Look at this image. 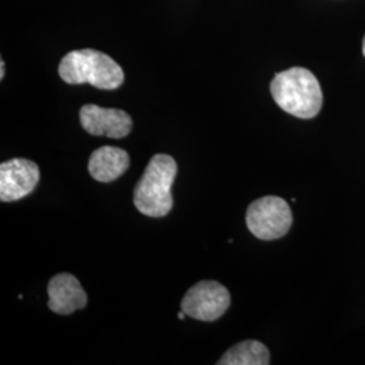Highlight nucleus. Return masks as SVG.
Listing matches in <instances>:
<instances>
[{
  "label": "nucleus",
  "instance_id": "obj_1",
  "mask_svg": "<svg viewBox=\"0 0 365 365\" xmlns=\"http://www.w3.org/2000/svg\"><path fill=\"white\" fill-rule=\"evenodd\" d=\"M271 93L276 105L300 119H312L321 111L324 95L313 73L295 66L274 75Z\"/></svg>",
  "mask_w": 365,
  "mask_h": 365
},
{
  "label": "nucleus",
  "instance_id": "obj_2",
  "mask_svg": "<svg viewBox=\"0 0 365 365\" xmlns=\"http://www.w3.org/2000/svg\"><path fill=\"white\" fill-rule=\"evenodd\" d=\"M178 175V164L173 157L156 155L149 161L141 180L134 188V206L146 217H165L173 206L170 194Z\"/></svg>",
  "mask_w": 365,
  "mask_h": 365
},
{
  "label": "nucleus",
  "instance_id": "obj_3",
  "mask_svg": "<svg viewBox=\"0 0 365 365\" xmlns=\"http://www.w3.org/2000/svg\"><path fill=\"white\" fill-rule=\"evenodd\" d=\"M58 73L68 84L88 83L99 90H117L125 81L122 68L110 56L93 49L66 54L58 66Z\"/></svg>",
  "mask_w": 365,
  "mask_h": 365
},
{
  "label": "nucleus",
  "instance_id": "obj_4",
  "mask_svg": "<svg viewBox=\"0 0 365 365\" xmlns=\"http://www.w3.org/2000/svg\"><path fill=\"white\" fill-rule=\"evenodd\" d=\"M291 225V209L279 196H262L250 203L247 211V226L250 233L264 241L284 237Z\"/></svg>",
  "mask_w": 365,
  "mask_h": 365
},
{
  "label": "nucleus",
  "instance_id": "obj_5",
  "mask_svg": "<svg viewBox=\"0 0 365 365\" xmlns=\"http://www.w3.org/2000/svg\"><path fill=\"white\" fill-rule=\"evenodd\" d=\"M230 306L227 288L214 280H203L190 288L182 300V312L194 319L211 322L221 318Z\"/></svg>",
  "mask_w": 365,
  "mask_h": 365
},
{
  "label": "nucleus",
  "instance_id": "obj_6",
  "mask_svg": "<svg viewBox=\"0 0 365 365\" xmlns=\"http://www.w3.org/2000/svg\"><path fill=\"white\" fill-rule=\"evenodd\" d=\"M39 182L38 165L27 158H13L0 165V200L14 202L31 194Z\"/></svg>",
  "mask_w": 365,
  "mask_h": 365
},
{
  "label": "nucleus",
  "instance_id": "obj_7",
  "mask_svg": "<svg viewBox=\"0 0 365 365\" xmlns=\"http://www.w3.org/2000/svg\"><path fill=\"white\" fill-rule=\"evenodd\" d=\"M80 123L91 135L123 138L131 131L133 120L123 110L86 105L80 110Z\"/></svg>",
  "mask_w": 365,
  "mask_h": 365
},
{
  "label": "nucleus",
  "instance_id": "obj_8",
  "mask_svg": "<svg viewBox=\"0 0 365 365\" xmlns=\"http://www.w3.org/2000/svg\"><path fill=\"white\" fill-rule=\"evenodd\" d=\"M49 309L60 315H69L87 304V294L78 279L71 274L53 276L48 284Z\"/></svg>",
  "mask_w": 365,
  "mask_h": 365
},
{
  "label": "nucleus",
  "instance_id": "obj_9",
  "mask_svg": "<svg viewBox=\"0 0 365 365\" xmlns=\"http://www.w3.org/2000/svg\"><path fill=\"white\" fill-rule=\"evenodd\" d=\"M129 165L130 157L126 150L117 146H102L90 157L88 170L95 180L110 182L120 178Z\"/></svg>",
  "mask_w": 365,
  "mask_h": 365
},
{
  "label": "nucleus",
  "instance_id": "obj_10",
  "mask_svg": "<svg viewBox=\"0 0 365 365\" xmlns=\"http://www.w3.org/2000/svg\"><path fill=\"white\" fill-rule=\"evenodd\" d=\"M218 365H268L269 351L256 339H247L232 346L217 361Z\"/></svg>",
  "mask_w": 365,
  "mask_h": 365
},
{
  "label": "nucleus",
  "instance_id": "obj_11",
  "mask_svg": "<svg viewBox=\"0 0 365 365\" xmlns=\"http://www.w3.org/2000/svg\"><path fill=\"white\" fill-rule=\"evenodd\" d=\"M4 71H6V66H4V61L1 60V63H0V80H3V78H4Z\"/></svg>",
  "mask_w": 365,
  "mask_h": 365
},
{
  "label": "nucleus",
  "instance_id": "obj_12",
  "mask_svg": "<svg viewBox=\"0 0 365 365\" xmlns=\"http://www.w3.org/2000/svg\"><path fill=\"white\" fill-rule=\"evenodd\" d=\"M363 53H364L365 56V37L364 39H363Z\"/></svg>",
  "mask_w": 365,
  "mask_h": 365
}]
</instances>
